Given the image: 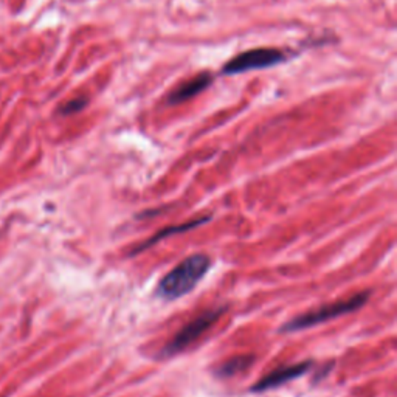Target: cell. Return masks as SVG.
<instances>
[{
    "label": "cell",
    "instance_id": "obj_8",
    "mask_svg": "<svg viewBox=\"0 0 397 397\" xmlns=\"http://www.w3.org/2000/svg\"><path fill=\"white\" fill-rule=\"evenodd\" d=\"M254 356L252 354H242V356H236L228 358L227 362L221 363L214 369V374L219 378H230L234 376H239L242 372L247 371L254 363Z\"/></svg>",
    "mask_w": 397,
    "mask_h": 397
},
{
    "label": "cell",
    "instance_id": "obj_1",
    "mask_svg": "<svg viewBox=\"0 0 397 397\" xmlns=\"http://www.w3.org/2000/svg\"><path fill=\"white\" fill-rule=\"evenodd\" d=\"M210 267L211 259L207 254H191L161 278L157 289H155V294L165 301L179 300V298L190 294L202 281V278L208 273Z\"/></svg>",
    "mask_w": 397,
    "mask_h": 397
},
{
    "label": "cell",
    "instance_id": "obj_9",
    "mask_svg": "<svg viewBox=\"0 0 397 397\" xmlns=\"http://www.w3.org/2000/svg\"><path fill=\"white\" fill-rule=\"evenodd\" d=\"M87 101L84 98H77V99H70V101L65 103L59 112L62 115H70V114H77V112H81L85 108Z\"/></svg>",
    "mask_w": 397,
    "mask_h": 397
},
{
    "label": "cell",
    "instance_id": "obj_5",
    "mask_svg": "<svg viewBox=\"0 0 397 397\" xmlns=\"http://www.w3.org/2000/svg\"><path fill=\"white\" fill-rule=\"evenodd\" d=\"M312 366H314L312 360H304V362H300V363L279 366V368L270 371L269 374L261 377L259 380L250 388V391L252 393H264V391L283 387V385L295 380V378H300L304 374H307Z\"/></svg>",
    "mask_w": 397,
    "mask_h": 397
},
{
    "label": "cell",
    "instance_id": "obj_4",
    "mask_svg": "<svg viewBox=\"0 0 397 397\" xmlns=\"http://www.w3.org/2000/svg\"><path fill=\"white\" fill-rule=\"evenodd\" d=\"M285 59H287V54L278 48H253L230 59L223 65L222 73L241 74L253 70H264V68L283 64Z\"/></svg>",
    "mask_w": 397,
    "mask_h": 397
},
{
    "label": "cell",
    "instance_id": "obj_3",
    "mask_svg": "<svg viewBox=\"0 0 397 397\" xmlns=\"http://www.w3.org/2000/svg\"><path fill=\"white\" fill-rule=\"evenodd\" d=\"M227 306H217L203 310L202 314H198L196 318H192L188 325H185L180 331L174 335V337L167 341L163 349L160 351V358H170L174 356H179L180 352H183L186 347H190L192 343L202 337L205 332H208L221 316L225 314Z\"/></svg>",
    "mask_w": 397,
    "mask_h": 397
},
{
    "label": "cell",
    "instance_id": "obj_2",
    "mask_svg": "<svg viewBox=\"0 0 397 397\" xmlns=\"http://www.w3.org/2000/svg\"><path fill=\"white\" fill-rule=\"evenodd\" d=\"M371 296V292H360V294L352 295L349 298H345V300H338L335 303L323 304V306L309 310V312H304L301 315H296L295 318L289 320L287 323L279 327V332L281 334H290V332H298L304 331V329L318 326L321 323L331 321L334 318H338L341 315L352 314L358 310L360 307H363L366 303H368Z\"/></svg>",
    "mask_w": 397,
    "mask_h": 397
},
{
    "label": "cell",
    "instance_id": "obj_7",
    "mask_svg": "<svg viewBox=\"0 0 397 397\" xmlns=\"http://www.w3.org/2000/svg\"><path fill=\"white\" fill-rule=\"evenodd\" d=\"M210 219H211V217L207 216V217H202V219H194V221H191V222L180 223V225H170V227L161 228V230H159V232L152 236V238H149L147 241L143 242V244L136 245V247L134 248V250L130 252V256H135L136 253H141V252L147 250V248L154 247L155 244H159V242H161L163 239L170 238V236L179 234V233H185V232H190V230H192V228L201 227V225H203V223H207Z\"/></svg>",
    "mask_w": 397,
    "mask_h": 397
},
{
    "label": "cell",
    "instance_id": "obj_6",
    "mask_svg": "<svg viewBox=\"0 0 397 397\" xmlns=\"http://www.w3.org/2000/svg\"><path fill=\"white\" fill-rule=\"evenodd\" d=\"M211 83H213V77H211L210 73L197 74V77L180 84L177 89H174L171 92V95L167 96V103L180 104V103L188 101V99L194 98L196 95H198V93H202Z\"/></svg>",
    "mask_w": 397,
    "mask_h": 397
}]
</instances>
